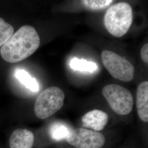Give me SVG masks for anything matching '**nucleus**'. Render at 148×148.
<instances>
[{"instance_id":"obj_1","label":"nucleus","mask_w":148,"mask_h":148,"mask_svg":"<svg viewBox=\"0 0 148 148\" xmlns=\"http://www.w3.org/2000/svg\"><path fill=\"white\" fill-rule=\"evenodd\" d=\"M40 38L34 27H21L2 46L1 57L10 63H16L28 58L39 47Z\"/></svg>"},{"instance_id":"obj_2","label":"nucleus","mask_w":148,"mask_h":148,"mask_svg":"<svg viewBox=\"0 0 148 148\" xmlns=\"http://www.w3.org/2000/svg\"><path fill=\"white\" fill-rule=\"evenodd\" d=\"M132 7L126 2L118 3L110 7L106 12L104 24L109 32L116 37L127 33L132 25Z\"/></svg>"},{"instance_id":"obj_3","label":"nucleus","mask_w":148,"mask_h":148,"mask_svg":"<svg viewBox=\"0 0 148 148\" xmlns=\"http://www.w3.org/2000/svg\"><path fill=\"white\" fill-rule=\"evenodd\" d=\"M64 98L63 90L58 87H50L43 90L35 103L36 116L42 120L52 116L63 107Z\"/></svg>"},{"instance_id":"obj_4","label":"nucleus","mask_w":148,"mask_h":148,"mask_svg":"<svg viewBox=\"0 0 148 148\" xmlns=\"http://www.w3.org/2000/svg\"><path fill=\"white\" fill-rule=\"evenodd\" d=\"M102 94L111 109L119 115H126L132 110L133 96L129 90L120 85H106L102 90Z\"/></svg>"},{"instance_id":"obj_5","label":"nucleus","mask_w":148,"mask_h":148,"mask_svg":"<svg viewBox=\"0 0 148 148\" xmlns=\"http://www.w3.org/2000/svg\"><path fill=\"white\" fill-rule=\"evenodd\" d=\"M101 60L105 68L112 77L124 82L132 81L134 68L132 64L114 52L104 50Z\"/></svg>"},{"instance_id":"obj_6","label":"nucleus","mask_w":148,"mask_h":148,"mask_svg":"<svg viewBox=\"0 0 148 148\" xmlns=\"http://www.w3.org/2000/svg\"><path fill=\"white\" fill-rule=\"evenodd\" d=\"M66 140L76 148H101L106 143L101 133L84 128L71 130Z\"/></svg>"},{"instance_id":"obj_7","label":"nucleus","mask_w":148,"mask_h":148,"mask_svg":"<svg viewBox=\"0 0 148 148\" xmlns=\"http://www.w3.org/2000/svg\"><path fill=\"white\" fill-rule=\"evenodd\" d=\"M83 126L97 132L103 130L108 122V114L100 110L88 111L82 117Z\"/></svg>"},{"instance_id":"obj_8","label":"nucleus","mask_w":148,"mask_h":148,"mask_svg":"<svg viewBox=\"0 0 148 148\" xmlns=\"http://www.w3.org/2000/svg\"><path fill=\"white\" fill-rule=\"evenodd\" d=\"M34 134L27 129L18 128L12 133L9 139L10 148H32Z\"/></svg>"},{"instance_id":"obj_9","label":"nucleus","mask_w":148,"mask_h":148,"mask_svg":"<svg viewBox=\"0 0 148 148\" xmlns=\"http://www.w3.org/2000/svg\"><path fill=\"white\" fill-rule=\"evenodd\" d=\"M138 114L143 121H148V82L144 81L138 86L137 90Z\"/></svg>"},{"instance_id":"obj_10","label":"nucleus","mask_w":148,"mask_h":148,"mask_svg":"<svg viewBox=\"0 0 148 148\" xmlns=\"http://www.w3.org/2000/svg\"><path fill=\"white\" fill-rule=\"evenodd\" d=\"M70 131L69 126L61 122H53L49 129L50 137L57 142L66 139Z\"/></svg>"},{"instance_id":"obj_11","label":"nucleus","mask_w":148,"mask_h":148,"mask_svg":"<svg viewBox=\"0 0 148 148\" xmlns=\"http://www.w3.org/2000/svg\"><path fill=\"white\" fill-rule=\"evenodd\" d=\"M15 76L22 85L32 92H36L39 90V86L37 80L32 77L26 70L24 69H17L16 71Z\"/></svg>"},{"instance_id":"obj_12","label":"nucleus","mask_w":148,"mask_h":148,"mask_svg":"<svg viewBox=\"0 0 148 148\" xmlns=\"http://www.w3.org/2000/svg\"><path fill=\"white\" fill-rule=\"evenodd\" d=\"M70 66L74 70L82 72L93 73L97 70V65L93 62L87 61L85 59L73 58L70 62Z\"/></svg>"},{"instance_id":"obj_13","label":"nucleus","mask_w":148,"mask_h":148,"mask_svg":"<svg viewBox=\"0 0 148 148\" xmlns=\"http://www.w3.org/2000/svg\"><path fill=\"white\" fill-rule=\"evenodd\" d=\"M14 33V28L10 24L0 18V47L2 46Z\"/></svg>"},{"instance_id":"obj_14","label":"nucleus","mask_w":148,"mask_h":148,"mask_svg":"<svg viewBox=\"0 0 148 148\" xmlns=\"http://www.w3.org/2000/svg\"><path fill=\"white\" fill-rule=\"evenodd\" d=\"M113 2L112 0H85L82 1L84 5L92 10L104 9Z\"/></svg>"},{"instance_id":"obj_15","label":"nucleus","mask_w":148,"mask_h":148,"mask_svg":"<svg viewBox=\"0 0 148 148\" xmlns=\"http://www.w3.org/2000/svg\"><path fill=\"white\" fill-rule=\"evenodd\" d=\"M141 58L145 63H148V44L146 43L142 48L140 51Z\"/></svg>"}]
</instances>
